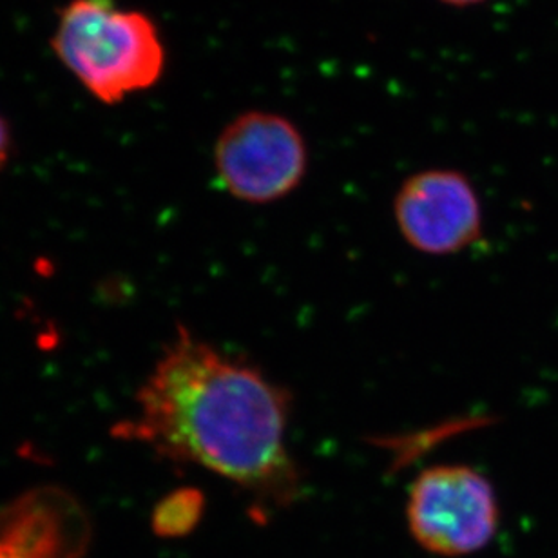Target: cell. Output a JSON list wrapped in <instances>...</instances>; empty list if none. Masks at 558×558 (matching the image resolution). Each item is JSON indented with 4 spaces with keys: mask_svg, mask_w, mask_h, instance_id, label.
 Wrapping results in <instances>:
<instances>
[{
    "mask_svg": "<svg viewBox=\"0 0 558 558\" xmlns=\"http://www.w3.org/2000/svg\"><path fill=\"white\" fill-rule=\"evenodd\" d=\"M136 401L138 415L114 434L215 473L247 499L254 521L303 494L305 472L289 446L294 396L253 361L178 327Z\"/></svg>",
    "mask_w": 558,
    "mask_h": 558,
    "instance_id": "1",
    "label": "cell"
},
{
    "mask_svg": "<svg viewBox=\"0 0 558 558\" xmlns=\"http://www.w3.org/2000/svg\"><path fill=\"white\" fill-rule=\"evenodd\" d=\"M60 62L102 104L155 87L167 64L160 29L142 11L104 0H71L51 38Z\"/></svg>",
    "mask_w": 558,
    "mask_h": 558,
    "instance_id": "2",
    "label": "cell"
},
{
    "mask_svg": "<svg viewBox=\"0 0 558 558\" xmlns=\"http://www.w3.org/2000/svg\"><path fill=\"white\" fill-rule=\"evenodd\" d=\"M221 189L247 205L289 198L305 182L311 147L289 114L275 109H243L221 128L213 147Z\"/></svg>",
    "mask_w": 558,
    "mask_h": 558,
    "instance_id": "3",
    "label": "cell"
},
{
    "mask_svg": "<svg viewBox=\"0 0 558 558\" xmlns=\"http://www.w3.org/2000/svg\"><path fill=\"white\" fill-rule=\"evenodd\" d=\"M404 517L414 543L426 554L468 557L483 551L499 532V497L475 468L435 464L414 478Z\"/></svg>",
    "mask_w": 558,
    "mask_h": 558,
    "instance_id": "4",
    "label": "cell"
},
{
    "mask_svg": "<svg viewBox=\"0 0 558 558\" xmlns=\"http://www.w3.org/2000/svg\"><path fill=\"white\" fill-rule=\"evenodd\" d=\"M392 213L404 242L426 256H453L483 238L477 189L453 167H428L404 178L393 194Z\"/></svg>",
    "mask_w": 558,
    "mask_h": 558,
    "instance_id": "5",
    "label": "cell"
},
{
    "mask_svg": "<svg viewBox=\"0 0 558 558\" xmlns=\"http://www.w3.org/2000/svg\"><path fill=\"white\" fill-rule=\"evenodd\" d=\"M205 499L198 489L183 488L161 500L153 515V530L160 537H183L198 526Z\"/></svg>",
    "mask_w": 558,
    "mask_h": 558,
    "instance_id": "6",
    "label": "cell"
},
{
    "mask_svg": "<svg viewBox=\"0 0 558 558\" xmlns=\"http://www.w3.org/2000/svg\"><path fill=\"white\" fill-rule=\"evenodd\" d=\"M11 150V133L10 128L5 124V120L0 117V171L5 166V161L10 158Z\"/></svg>",
    "mask_w": 558,
    "mask_h": 558,
    "instance_id": "7",
    "label": "cell"
},
{
    "mask_svg": "<svg viewBox=\"0 0 558 558\" xmlns=\"http://www.w3.org/2000/svg\"><path fill=\"white\" fill-rule=\"evenodd\" d=\"M435 2L451 10H472V8L488 4L489 0H435Z\"/></svg>",
    "mask_w": 558,
    "mask_h": 558,
    "instance_id": "8",
    "label": "cell"
},
{
    "mask_svg": "<svg viewBox=\"0 0 558 558\" xmlns=\"http://www.w3.org/2000/svg\"><path fill=\"white\" fill-rule=\"evenodd\" d=\"M0 558H26L21 546L13 541V538H2L0 541Z\"/></svg>",
    "mask_w": 558,
    "mask_h": 558,
    "instance_id": "9",
    "label": "cell"
}]
</instances>
